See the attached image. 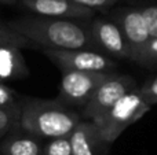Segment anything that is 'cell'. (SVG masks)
<instances>
[{
    "mask_svg": "<svg viewBox=\"0 0 157 155\" xmlns=\"http://www.w3.org/2000/svg\"><path fill=\"white\" fill-rule=\"evenodd\" d=\"M91 21L28 15L11 21L8 26L26 38L30 45H40L43 49L97 51L90 30Z\"/></svg>",
    "mask_w": 157,
    "mask_h": 155,
    "instance_id": "1",
    "label": "cell"
},
{
    "mask_svg": "<svg viewBox=\"0 0 157 155\" xmlns=\"http://www.w3.org/2000/svg\"><path fill=\"white\" fill-rule=\"evenodd\" d=\"M19 126L25 132L40 137L55 139L69 136L81 121L80 115L59 100L28 98L19 100Z\"/></svg>",
    "mask_w": 157,
    "mask_h": 155,
    "instance_id": "2",
    "label": "cell"
},
{
    "mask_svg": "<svg viewBox=\"0 0 157 155\" xmlns=\"http://www.w3.org/2000/svg\"><path fill=\"white\" fill-rule=\"evenodd\" d=\"M106 16L119 25L130 47L131 60L144 67H157V48L153 44L145 19L136 5L112 8Z\"/></svg>",
    "mask_w": 157,
    "mask_h": 155,
    "instance_id": "3",
    "label": "cell"
},
{
    "mask_svg": "<svg viewBox=\"0 0 157 155\" xmlns=\"http://www.w3.org/2000/svg\"><path fill=\"white\" fill-rule=\"evenodd\" d=\"M150 110L138 93V88L121 98L98 122L102 139L108 144L114 143V140L125 131L130 125L135 124Z\"/></svg>",
    "mask_w": 157,
    "mask_h": 155,
    "instance_id": "4",
    "label": "cell"
},
{
    "mask_svg": "<svg viewBox=\"0 0 157 155\" xmlns=\"http://www.w3.org/2000/svg\"><path fill=\"white\" fill-rule=\"evenodd\" d=\"M136 88L138 84L132 76L112 73L109 78L105 80L95 91L88 103L83 107V118L98 122L120 99Z\"/></svg>",
    "mask_w": 157,
    "mask_h": 155,
    "instance_id": "5",
    "label": "cell"
},
{
    "mask_svg": "<svg viewBox=\"0 0 157 155\" xmlns=\"http://www.w3.org/2000/svg\"><path fill=\"white\" fill-rule=\"evenodd\" d=\"M44 55L61 71H101L114 73L117 62L90 49H43Z\"/></svg>",
    "mask_w": 157,
    "mask_h": 155,
    "instance_id": "6",
    "label": "cell"
},
{
    "mask_svg": "<svg viewBox=\"0 0 157 155\" xmlns=\"http://www.w3.org/2000/svg\"><path fill=\"white\" fill-rule=\"evenodd\" d=\"M112 73L101 71H62L58 99L62 104L83 109Z\"/></svg>",
    "mask_w": 157,
    "mask_h": 155,
    "instance_id": "7",
    "label": "cell"
},
{
    "mask_svg": "<svg viewBox=\"0 0 157 155\" xmlns=\"http://www.w3.org/2000/svg\"><path fill=\"white\" fill-rule=\"evenodd\" d=\"M90 30L98 52L112 59L131 60L130 47L116 22L108 16H95L90 23Z\"/></svg>",
    "mask_w": 157,
    "mask_h": 155,
    "instance_id": "8",
    "label": "cell"
},
{
    "mask_svg": "<svg viewBox=\"0 0 157 155\" xmlns=\"http://www.w3.org/2000/svg\"><path fill=\"white\" fill-rule=\"evenodd\" d=\"M18 3L33 15L48 18L91 21L97 14L94 10L78 5L72 0H18Z\"/></svg>",
    "mask_w": 157,
    "mask_h": 155,
    "instance_id": "9",
    "label": "cell"
},
{
    "mask_svg": "<svg viewBox=\"0 0 157 155\" xmlns=\"http://www.w3.org/2000/svg\"><path fill=\"white\" fill-rule=\"evenodd\" d=\"M72 155H105L108 143L102 139L95 122L81 120L69 135Z\"/></svg>",
    "mask_w": 157,
    "mask_h": 155,
    "instance_id": "10",
    "label": "cell"
},
{
    "mask_svg": "<svg viewBox=\"0 0 157 155\" xmlns=\"http://www.w3.org/2000/svg\"><path fill=\"white\" fill-rule=\"evenodd\" d=\"M43 144L40 137L18 126L2 139L0 155H41Z\"/></svg>",
    "mask_w": 157,
    "mask_h": 155,
    "instance_id": "11",
    "label": "cell"
},
{
    "mask_svg": "<svg viewBox=\"0 0 157 155\" xmlns=\"http://www.w3.org/2000/svg\"><path fill=\"white\" fill-rule=\"evenodd\" d=\"M26 62L17 47H0V81L21 80L28 77Z\"/></svg>",
    "mask_w": 157,
    "mask_h": 155,
    "instance_id": "12",
    "label": "cell"
},
{
    "mask_svg": "<svg viewBox=\"0 0 157 155\" xmlns=\"http://www.w3.org/2000/svg\"><path fill=\"white\" fill-rule=\"evenodd\" d=\"M19 117H21V109L19 103L13 106L0 107V137H4L11 131L19 126Z\"/></svg>",
    "mask_w": 157,
    "mask_h": 155,
    "instance_id": "13",
    "label": "cell"
},
{
    "mask_svg": "<svg viewBox=\"0 0 157 155\" xmlns=\"http://www.w3.org/2000/svg\"><path fill=\"white\" fill-rule=\"evenodd\" d=\"M136 7L139 8L142 16H144L147 33L157 48V3H147V4L136 5Z\"/></svg>",
    "mask_w": 157,
    "mask_h": 155,
    "instance_id": "14",
    "label": "cell"
},
{
    "mask_svg": "<svg viewBox=\"0 0 157 155\" xmlns=\"http://www.w3.org/2000/svg\"><path fill=\"white\" fill-rule=\"evenodd\" d=\"M30 43L25 37L13 30L8 25L0 23V47H17V48H24L29 47Z\"/></svg>",
    "mask_w": 157,
    "mask_h": 155,
    "instance_id": "15",
    "label": "cell"
},
{
    "mask_svg": "<svg viewBox=\"0 0 157 155\" xmlns=\"http://www.w3.org/2000/svg\"><path fill=\"white\" fill-rule=\"evenodd\" d=\"M41 155H72V146L69 136L48 139L43 144Z\"/></svg>",
    "mask_w": 157,
    "mask_h": 155,
    "instance_id": "16",
    "label": "cell"
},
{
    "mask_svg": "<svg viewBox=\"0 0 157 155\" xmlns=\"http://www.w3.org/2000/svg\"><path fill=\"white\" fill-rule=\"evenodd\" d=\"M138 93L147 106L157 104V76L147 78L141 87H138Z\"/></svg>",
    "mask_w": 157,
    "mask_h": 155,
    "instance_id": "17",
    "label": "cell"
},
{
    "mask_svg": "<svg viewBox=\"0 0 157 155\" xmlns=\"http://www.w3.org/2000/svg\"><path fill=\"white\" fill-rule=\"evenodd\" d=\"M73 3H76L78 5H83L87 7L90 10L97 11H103V13H108L109 10L113 8V5L116 4L119 0H72Z\"/></svg>",
    "mask_w": 157,
    "mask_h": 155,
    "instance_id": "18",
    "label": "cell"
},
{
    "mask_svg": "<svg viewBox=\"0 0 157 155\" xmlns=\"http://www.w3.org/2000/svg\"><path fill=\"white\" fill-rule=\"evenodd\" d=\"M17 103H19V100L17 99L14 91L11 88H8L4 82L0 81V107L13 106V104Z\"/></svg>",
    "mask_w": 157,
    "mask_h": 155,
    "instance_id": "19",
    "label": "cell"
},
{
    "mask_svg": "<svg viewBox=\"0 0 157 155\" xmlns=\"http://www.w3.org/2000/svg\"><path fill=\"white\" fill-rule=\"evenodd\" d=\"M18 0H0V4H15Z\"/></svg>",
    "mask_w": 157,
    "mask_h": 155,
    "instance_id": "20",
    "label": "cell"
}]
</instances>
